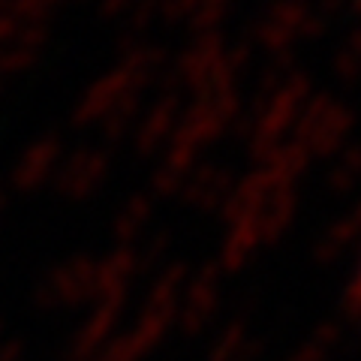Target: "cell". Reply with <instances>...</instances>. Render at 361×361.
<instances>
[{
	"instance_id": "obj_1",
	"label": "cell",
	"mask_w": 361,
	"mask_h": 361,
	"mask_svg": "<svg viewBox=\"0 0 361 361\" xmlns=\"http://www.w3.org/2000/svg\"><path fill=\"white\" fill-rule=\"evenodd\" d=\"M319 358H322V353L313 346V349H304V353H298V355L292 358V361H319Z\"/></svg>"
}]
</instances>
